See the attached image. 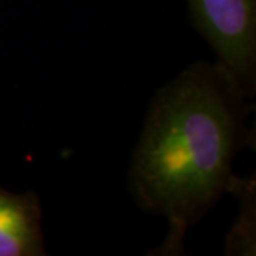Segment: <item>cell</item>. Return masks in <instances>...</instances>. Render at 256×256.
<instances>
[{
    "label": "cell",
    "instance_id": "cell-3",
    "mask_svg": "<svg viewBox=\"0 0 256 256\" xmlns=\"http://www.w3.org/2000/svg\"><path fill=\"white\" fill-rule=\"evenodd\" d=\"M43 255L46 248L37 195L14 194L0 185V256Z\"/></svg>",
    "mask_w": 256,
    "mask_h": 256
},
{
    "label": "cell",
    "instance_id": "cell-1",
    "mask_svg": "<svg viewBox=\"0 0 256 256\" xmlns=\"http://www.w3.org/2000/svg\"><path fill=\"white\" fill-rule=\"evenodd\" d=\"M249 101L216 62L192 64L156 92L128 188L141 210L168 220L160 255H180L186 230L229 192L249 141Z\"/></svg>",
    "mask_w": 256,
    "mask_h": 256
},
{
    "label": "cell",
    "instance_id": "cell-2",
    "mask_svg": "<svg viewBox=\"0 0 256 256\" xmlns=\"http://www.w3.org/2000/svg\"><path fill=\"white\" fill-rule=\"evenodd\" d=\"M194 26L249 100L256 92V0H188Z\"/></svg>",
    "mask_w": 256,
    "mask_h": 256
},
{
    "label": "cell",
    "instance_id": "cell-4",
    "mask_svg": "<svg viewBox=\"0 0 256 256\" xmlns=\"http://www.w3.org/2000/svg\"><path fill=\"white\" fill-rule=\"evenodd\" d=\"M255 184L250 180H240L235 176L229 192L235 194L240 198L242 210L238 224L234 226L228 239L229 254L239 255H254L255 252V229H254V216H255Z\"/></svg>",
    "mask_w": 256,
    "mask_h": 256
}]
</instances>
